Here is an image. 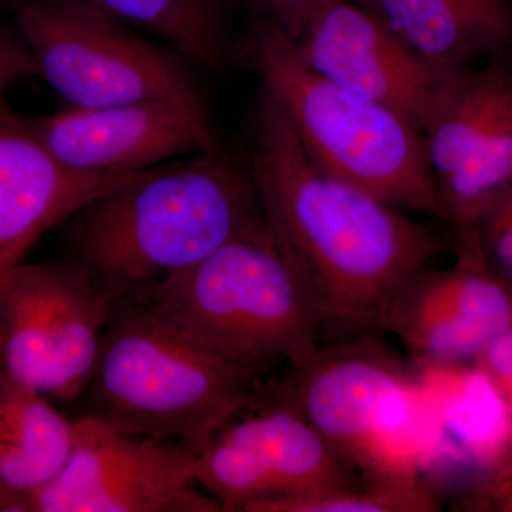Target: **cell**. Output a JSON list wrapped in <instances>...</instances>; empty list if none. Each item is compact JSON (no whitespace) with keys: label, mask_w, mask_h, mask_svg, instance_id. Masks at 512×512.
Masks as SVG:
<instances>
[{"label":"cell","mask_w":512,"mask_h":512,"mask_svg":"<svg viewBox=\"0 0 512 512\" xmlns=\"http://www.w3.org/2000/svg\"><path fill=\"white\" fill-rule=\"evenodd\" d=\"M195 484L225 512L363 483L301 414L264 392L195 450Z\"/></svg>","instance_id":"obj_9"},{"label":"cell","mask_w":512,"mask_h":512,"mask_svg":"<svg viewBox=\"0 0 512 512\" xmlns=\"http://www.w3.org/2000/svg\"><path fill=\"white\" fill-rule=\"evenodd\" d=\"M262 373L215 355L136 302L114 305L84 387L82 416L195 448L264 387Z\"/></svg>","instance_id":"obj_3"},{"label":"cell","mask_w":512,"mask_h":512,"mask_svg":"<svg viewBox=\"0 0 512 512\" xmlns=\"http://www.w3.org/2000/svg\"><path fill=\"white\" fill-rule=\"evenodd\" d=\"M375 336L320 345L264 392L301 414L366 483L426 484L431 439L419 390Z\"/></svg>","instance_id":"obj_6"},{"label":"cell","mask_w":512,"mask_h":512,"mask_svg":"<svg viewBox=\"0 0 512 512\" xmlns=\"http://www.w3.org/2000/svg\"><path fill=\"white\" fill-rule=\"evenodd\" d=\"M477 510L512 512V448L503 463L467 498Z\"/></svg>","instance_id":"obj_25"},{"label":"cell","mask_w":512,"mask_h":512,"mask_svg":"<svg viewBox=\"0 0 512 512\" xmlns=\"http://www.w3.org/2000/svg\"><path fill=\"white\" fill-rule=\"evenodd\" d=\"M441 220L473 227L512 188V67L495 57L451 76L420 130Z\"/></svg>","instance_id":"obj_11"},{"label":"cell","mask_w":512,"mask_h":512,"mask_svg":"<svg viewBox=\"0 0 512 512\" xmlns=\"http://www.w3.org/2000/svg\"><path fill=\"white\" fill-rule=\"evenodd\" d=\"M256 18L274 23L295 42L309 20L332 0H244Z\"/></svg>","instance_id":"obj_22"},{"label":"cell","mask_w":512,"mask_h":512,"mask_svg":"<svg viewBox=\"0 0 512 512\" xmlns=\"http://www.w3.org/2000/svg\"><path fill=\"white\" fill-rule=\"evenodd\" d=\"M194 457L187 444L79 416L69 461L29 498V512H225L195 488Z\"/></svg>","instance_id":"obj_10"},{"label":"cell","mask_w":512,"mask_h":512,"mask_svg":"<svg viewBox=\"0 0 512 512\" xmlns=\"http://www.w3.org/2000/svg\"><path fill=\"white\" fill-rule=\"evenodd\" d=\"M25 120L60 163L84 174L136 173L168 158L224 148L208 104L146 101L69 107Z\"/></svg>","instance_id":"obj_13"},{"label":"cell","mask_w":512,"mask_h":512,"mask_svg":"<svg viewBox=\"0 0 512 512\" xmlns=\"http://www.w3.org/2000/svg\"><path fill=\"white\" fill-rule=\"evenodd\" d=\"M36 76L74 109L146 101L208 104L180 53L77 0H13Z\"/></svg>","instance_id":"obj_7"},{"label":"cell","mask_w":512,"mask_h":512,"mask_svg":"<svg viewBox=\"0 0 512 512\" xmlns=\"http://www.w3.org/2000/svg\"><path fill=\"white\" fill-rule=\"evenodd\" d=\"M133 29L146 30L194 66L215 72L231 50L234 0H77Z\"/></svg>","instance_id":"obj_19"},{"label":"cell","mask_w":512,"mask_h":512,"mask_svg":"<svg viewBox=\"0 0 512 512\" xmlns=\"http://www.w3.org/2000/svg\"><path fill=\"white\" fill-rule=\"evenodd\" d=\"M113 308L76 259L22 262L0 278V369L43 396L79 399Z\"/></svg>","instance_id":"obj_8"},{"label":"cell","mask_w":512,"mask_h":512,"mask_svg":"<svg viewBox=\"0 0 512 512\" xmlns=\"http://www.w3.org/2000/svg\"><path fill=\"white\" fill-rule=\"evenodd\" d=\"M131 174L93 175L66 167L25 117L8 101L0 104V278L25 262L47 231Z\"/></svg>","instance_id":"obj_16"},{"label":"cell","mask_w":512,"mask_h":512,"mask_svg":"<svg viewBox=\"0 0 512 512\" xmlns=\"http://www.w3.org/2000/svg\"><path fill=\"white\" fill-rule=\"evenodd\" d=\"M245 163L322 335L383 332L397 292L443 252V241L389 202L320 170L265 92L252 113Z\"/></svg>","instance_id":"obj_1"},{"label":"cell","mask_w":512,"mask_h":512,"mask_svg":"<svg viewBox=\"0 0 512 512\" xmlns=\"http://www.w3.org/2000/svg\"><path fill=\"white\" fill-rule=\"evenodd\" d=\"M127 302L261 373L301 365L322 340L318 316L265 220Z\"/></svg>","instance_id":"obj_5"},{"label":"cell","mask_w":512,"mask_h":512,"mask_svg":"<svg viewBox=\"0 0 512 512\" xmlns=\"http://www.w3.org/2000/svg\"><path fill=\"white\" fill-rule=\"evenodd\" d=\"M36 76V64L25 39L16 28L0 23V104L12 87Z\"/></svg>","instance_id":"obj_23"},{"label":"cell","mask_w":512,"mask_h":512,"mask_svg":"<svg viewBox=\"0 0 512 512\" xmlns=\"http://www.w3.org/2000/svg\"><path fill=\"white\" fill-rule=\"evenodd\" d=\"M440 497L426 484L363 483L285 498L256 512H436Z\"/></svg>","instance_id":"obj_20"},{"label":"cell","mask_w":512,"mask_h":512,"mask_svg":"<svg viewBox=\"0 0 512 512\" xmlns=\"http://www.w3.org/2000/svg\"><path fill=\"white\" fill-rule=\"evenodd\" d=\"M426 410L431 450L424 481L439 495L460 488L466 501L512 448L507 404L476 363L409 367Z\"/></svg>","instance_id":"obj_15"},{"label":"cell","mask_w":512,"mask_h":512,"mask_svg":"<svg viewBox=\"0 0 512 512\" xmlns=\"http://www.w3.org/2000/svg\"><path fill=\"white\" fill-rule=\"evenodd\" d=\"M470 229L485 264L512 291V188Z\"/></svg>","instance_id":"obj_21"},{"label":"cell","mask_w":512,"mask_h":512,"mask_svg":"<svg viewBox=\"0 0 512 512\" xmlns=\"http://www.w3.org/2000/svg\"><path fill=\"white\" fill-rule=\"evenodd\" d=\"M293 45L313 72L397 111L419 130L454 76L421 62L355 0H332Z\"/></svg>","instance_id":"obj_14"},{"label":"cell","mask_w":512,"mask_h":512,"mask_svg":"<svg viewBox=\"0 0 512 512\" xmlns=\"http://www.w3.org/2000/svg\"><path fill=\"white\" fill-rule=\"evenodd\" d=\"M474 363L497 387L512 420V323L485 348Z\"/></svg>","instance_id":"obj_24"},{"label":"cell","mask_w":512,"mask_h":512,"mask_svg":"<svg viewBox=\"0 0 512 512\" xmlns=\"http://www.w3.org/2000/svg\"><path fill=\"white\" fill-rule=\"evenodd\" d=\"M421 62L443 74L512 46V0H355Z\"/></svg>","instance_id":"obj_17"},{"label":"cell","mask_w":512,"mask_h":512,"mask_svg":"<svg viewBox=\"0 0 512 512\" xmlns=\"http://www.w3.org/2000/svg\"><path fill=\"white\" fill-rule=\"evenodd\" d=\"M241 59L320 170L394 207L441 218L423 137L412 121L313 72L268 20L252 23Z\"/></svg>","instance_id":"obj_4"},{"label":"cell","mask_w":512,"mask_h":512,"mask_svg":"<svg viewBox=\"0 0 512 512\" xmlns=\"http://www.w3.org/2000/svg\"><path fill=\"white\" fill-rule=\"evenodd\" d=\"M74 420L0 369V511L29 512V498L59 476Z\"/></svg>","instance_id":"obj_18"},{"label":"cell","mask_w":512,"mask_h":512,"mask_svg":"<svg viewBox=\"0 0 512 512\" xmlns=\"http://www.w3.org/2000/svg\"><path fill=\"white\" fill-rule=\"evenodd\" d=\"M456 259L414 272L393 299L383 332L413 360L466 365L512 323V291L485 264L470 228L456 231Z\"/></svg>","instance_id":"obj_12"},{"label":"cell","mask_w":512,"mask_h":512,"mask_svg":"<svg viewBox=\"0 0 512 512\" xmlns=\"http://www.w3.org/2000/svg\"><path fill=\"white\" fill-rule=\"evenodd\" d=\"M264 220L247 163L222 148L137 171L60 227L67 256L117 305Z\"/></svg>","instance_id":"obj_2"}]
</instances>
